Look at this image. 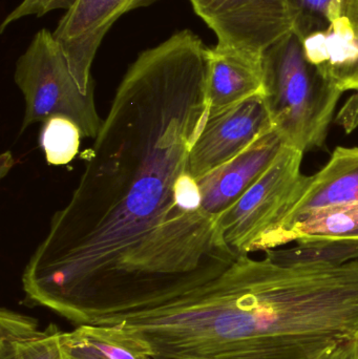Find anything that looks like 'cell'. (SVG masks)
<instances>
[{"mask_svg":"<svg viewBox=\"0 0 358 359\" xmlns=\"http://www.w3.org/2000/svg\"><path fill=\"white\" fill-rule=\"evenodd\" d=\"M333 0H290L294 33L301 40L325 31L328 27V10Z\"/></svg>","mask_w":358,"mask_h":359,"instance_id":"cell-18","label":"cell"},{"mask_svg":"<svg viewBox=\"0 0 358 359\" xmlns=\"http://www.w3.org/2000/svg\"><path fill=\"white\" fill-rule=\"evenodd\" d=\"M303 155L284 145L270 168L221 215L223 238L237 255H249L252 244L279 224L306 191L312 176L301 170Z\"/></svg>","mask_w":358,"mask_h":359,"instance_id":"cell-5","label":"cell"},{"mask_svg":"<svg viewBox=\"0 0 358 359\" xmlns=\"http://www.w3.org/2000/svg\"><path fill=\"white\" fill-rule=\"evenodd\" d=\"M273 128L263 95L208 117L189 156V168L199 181L237 157Z\"/></svg>","mask_w":358,"mask_h":359,"instance_id":"cell-7","label":"cell"},{"mask_svg":"<svg viewBox=\"0 0 358 359\" xmlns=\"http://www.w3.org/2000/svg\"><path fill=\"white\" fill-rule=\"evenodd\" d=\"M263 69L265 105L284 145L302 153L323 147L342 90L307 59L294 32L266 50Z\"/></svg>","mask_w":358,"mask_h":359,"instance_id":"cell-3","label":"cell"},{"mask_svg":"<svg viewBox=\"0 0 358 359\" xmlns=\"http://www.w3.org/2000/svg\"><path fill=\"white\" fill-rule=\"evenodd\" d=\"M14 80L25 99L20 134L58 116L73 121L82 138H97L103 120L97 111L95 88L81 90L50 31L42 29L34 36L17 60Z\"/></svg>","mask_w":358,"mask_h":359,"instance_id":"cell-4","label":"cell"},{"mask_svg":"<svg viewBox=\"0 0 358 359\" xmlns=\"http://www.w3.org/2000/svg\"><path fill=\"white\" fill-rule=\"evenodd\" d=\"M81 132L71 120L53 117L43 123L40 134V145L50 165L60 166L71 163L78 155Z\"/></svg>","mask_w":358,"mask_h":359,"instance_id":"cell-17","label":"cell"},{"mask_svg":"<svg viewBox=\"0 0 358 359\" xmlns=\"http://www.w3.org/2000/svg\"><path fill=\"white\" fill-rule=\"evenodd\" d=\"M95 325L121 327L153 359H317L358 335V259L286 267L240 255L172 303Z\"/></svg>","mask_w":358,"mask_h":359,"instance_id":"cell-2","label":"cell"},{"mask_svg":"<svg viewBox=\"0 0 358 359\" xmlns=\"http://www.w3.org/2000/svg\"><path fill=\"white\" fill-rule=\"evenodd\" d=\"M155 0H76L53 35L83 92L94 90L92 65L97 50L113 23L125 13Z\"/></svg>","mask_w":358,"mask_h":359,"instance_id":"cell-8","label":"cell"},{"mask_svg":"<svg viewBox=\"0 0 358 359\" xmlns=\"http://www.w3.org/2000/svg\"><path fill=\"white\" fill-rule=\"evenodd\" d=\"M354 359H358V337H357V350H355Z\"/></svg>","mask_w":358,"mask_h":359,"instance_id":"cell-21","label":"cell"},{"mask_svg":"<svg viewBox=\"0 0 358 359\" xmlns=\"http://www.w3.org/2000/svg\"><path fill=\"white\" fill-rule=\"evenodd\" d=\"M351 203H358V147H338L325 168L313 175L302 198L275 227L308 211Z\"/></svg>","mask_w":358,"mask_h":359,"instance_id":"cell-13","label":"cell"},{"mask_svg":"<svg viewBox=\"0 0 358 359\" xmlns=\"http://www.w3.org/2000/svg\"><path fill=\"white\" fill-rule=\"evenodd\" d=\"M75 2L76 0H23L2 21L0 32L4 33L8 25L23 17L31 16V15L41 17L46 13L58 10V8L69 10Z\"/></svg>","mask_w":358,"mask_h":359,"instance_id":"cell-19","label":"cell"},{"mask_svg":"<svg viewBox=\"0 0 358 359\" xmlns=\"http://www.w3.org/2000/svg\"><path fill=\"white\" fill-rule=\"evenodd\" d=\"M292 248L268 249L265 259L286 267L340 266L358 259V240H310Z\"/></svg>","mask_w":358,"mask_h":359,"instance_id":"cell-16","label":"cell"},{"mask_svg":"<svg viewBox=\"0 0 358 359\" xmlns=\"http://www.w3.org/2000/svg\"><path fill=\"white\" fill-rule=\"evenodd\" d=\"M214 31L218 44L263 60L273 44L294 32L290 0H189Z\"/></svg>","mask_w":358,"mask_h":359,"instance_id":"cell-6","label":"cell"},{"mask_svg":"<svg viewBox=\"0 0 358 359\" xmlns=\"http://www.w3.org/2000/svg\"><path fill=\"white\" fill-rule=\"evenodd\" d=\"M208 48L182 29L130 65L23 269L27 305L92 325L172 303L237 261L189 168L209 114Z\"/></svg>","mask_w":358,"mask_h":359,"instance_id":"cell-1","label":"cell"},{"mask_svg":"<svg viewBox=\"0 0 358 359\" xmlns=\"http://www.w3.org/2000/svg\"><path fill=\"white\" fill-rule=\"evenodd\" d=\"M63 359H153L138 337L117 325H80L59 337Z\"/></svg>","mask_w":358,"mask_h":359,"instance_id":"cell-14","label":"cell"},{"mask_svg":"<svg viewBox=\"0 0 358 359\" xmlns=\"http://www.w3.org/2000/svg\"><path fill=\"white\" fill-rule=\"evenodd\" d=\"M263 94V60L218 43L208 48V117Z\"/></svg>","mask_w":358,"mask_h":359,"instance_id":"cell-11","label":"cell"},{"mask_svg":"<svg viewBox=\"0 0 358 359\" xmlns=\"http://www.w3.org/2000/svg\"><path fill=\"white\" fill-rule=\"evenodd\" d=\"M310 240H358V203L303 213L288 223L267 230L252 244L250 252Z\"/></svg>","mask_w":358,"mask_h":359,"instance_id":"cell-12","label":"cell"},{"mask_svg":"<svg viewBox=\"0 0 358 359\" xmlns=\"http://www.w3.org/2000/svg\"><path fill=\"white\" fill-rule=\"evenodd\" d=\"M302 43L307 59L338 90L358 92V0H333L327 29Z\"/></svg>","mask_w":358,"mask_h":359,"instance_id":"cell-9","label":"cell"},{"mask_svg":"<svg viewBox=\"0 0 358 359\" xmlns=\"http://www.w3.org/2000/svg\"><path fill=\"white\" fill-rule=\"evenodd\" d=\"M35 318L12 310L0 311V359H63L61 331L50 324L38 328Z\"/></svg>","mask_w":358,"mask_h":359,"instance_id":"cell-15","label":"cell"},{"mask_svg":"<svg viewBox=\"0 0 358 359\" xmlns=\"http://www.w3.org/2000/svg\"><path fill=\"white\" fill-rule=\"evenodd\" d=\"M283 147L271 128L237 157L199 180L204 210L220 219L270 168Z\"/></svg>","mask_w":358,"mask_h":359,"instance_id":"cell-10","label":"cell"},{"mask_svg":"<svg viewBox=\"0 0 358 359\" xmlns=\"http://www.w3.org/2000/svg\"><path fill=\"white\" fill-rule=\"evenodd\" d=\"M185 359H191V358H185Z\"/></svg>","mask_w":358,"mask_h":359,"instance_id":"cell-22","label":"cell"},{"mask_svg":"<svg viewBox=\"0 0 358 359\" xmlns=\"http://www.w3.org/2000/svg\"><path fill=\"white\" fill-rule=\"evenodd\" d=\"M357 337L338 343L317 359H354Z\"/></svg>","mask_w":358,"mask_h":359,"instance_id":"cell-20","label":"cell"}]
</instances>
